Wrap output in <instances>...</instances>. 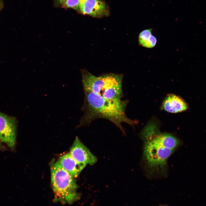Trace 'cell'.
I'll list each match as a JSON object with an SVG mask.
<instances>
[{"label":"cell","mask_w":206,"mask_h":206,"mask_svg":"<svg viewBox=\"0 0 206 206\" xmlns=\"http://www.w3.org/2000/svg\"><path fill=\"white\" fill-rule=\"evenodd\" d=\"M66 0H54L55 4L57 6L62 5Z\"/></svg>","instance_id":"cell-13"},{"label":"cell","mask_w":206,"mask_h":206,"mask_svg":"<svg viewBox=\"0 0 206 206\" xmlns=\"http://www.w3.org/2000/svg\"><path fill=\"white\" fill-rule=\"evenodd\" d=\"M51 173L56 200L71 204L78 199L77 186L74 178L65 170L57 161L51 165Z\"/></svg>","instance_id":"cell-4"},{"label":"cell","mask_w":206,"mask_h":206,"mask_svg":"<svg viewBox=\"0 0 206 206\" xmlns=\"http://www.w3.org/2000/svg\"><path fill=\"white\" fill-rule=\"evenodd\" d=\"M84 114L79 126L89 123L97 118L109 120L123 131L121 124L126 123L132 126L136 122L129 118L125 113L126 101L121 98L108 99L93 92L84 91Z\"/></svg>","instance_id":"cell-1"},{"label":"cell","mask_w":206,"mask_h":206,"mask_svg":"<svg viewBox=\"0 0 206 206\" xmlns=\"http://www.w3.org/2000/svg\"><path fill=\"white\" fill-rule=\"evenodd\" d=\"M16 119L0 112V140L9 147L14 146L16 142Z\"/></svg>","instance_id":"cell-5"},{"label":"cell","mask_w":206,"mask_h":206,"mask_svg":"<svg viewBox=\"0 0 206 206\" xmlns=\"http://www.w3.org/2000/svg\"><path fill=\"white\" fill-rule=\"evenodd\" d=\"M152 29H148L142 31L138 36V42L140 45H142L150 38L152 34Z\"/></svg>","instance_id":"cell-10"},{"label":"cell","mask_w":206,"mask_h":206,"mask_svg":"<svg viewBox=\"0 0 206 206\" xmlns=\"http://www.w3.org/2000/svg\"><path fill=\"white\" fill-rule=\"evenodd\" d=\"M79 11L97 18L107 16L109 14L106 5L102 0H80Z\"/></svg>","instance_id":"cell-7"},{"label":"cell","mask_w":206,"mask_h":206,"mask_svg":"<svg viewBox=\"0 0 206 206\" xmlns=\"http://www.w3.org/2000/svg\"><path fill=\"white\" fill-rule=\"evenodd\" d=\"M69 153L74 159L84 168L87 164L93 165L97 159L88 148L76 136L72 146Z\"/></svg>","instance_id":"cell-6"},{"label":"cell","mask_w":206,"mask_h":206,"mask_svg":"<svg viewBox=\"0 0 206 206\" xmlns=\"http://www.w3.org/2000/svg\"><path fill=\"white\" fill-rule=\"evenodd\" d=\"M142 136L145 142L144 154L148 166L153 170L164 169L167 159L179 146V140L170 134L159 133L152 124L144 129Z\"/></svg>","instance_id":"cell-2"},{"label":"cell","mask_w":206,"mask_h":206,"mask_svg":"<svg viewBox=\"0 0 206 206\" xmlns=\"http://www.w3.org/2000/svg\"><path fill=\"white\" fill-rule=\"evenodd\" d=\"M157 41L156 37L152 34L148 39L142 45V46L147 48H152L155 46Z\"/></svg>","instance_id":"cell-12"},{"label":"cell","mask_w":206,"mask_h":206,"mask_svg":"<svg viewBox=\"0 0 206 206\" xmlns=\"http://www.w3.org/2000/svg\"><path fill=\"white\" fill-rule=\"evenodd\" d=\"M80 0H66L62 5L65 8H70L79 11Z\"/></svg>","instance_id":"cell-11"},{"label":"cell","mask_w":206,"mask_h":206,"mask_svg":"<svg viewBox=\"0 0 206 206\" xmlns=\"http://www.w3.org/2000/svg\"><path fill=\"white\" fill-rule=\"evenodd\" d=\"M187 105L183 99L175 94H170L163 101L162 108L166 111L176 113L183 112L187 108Z\"/></svg>","instance_id":"cell-8"},{"label":"cell","mask_w":206,"mask_h":206,"mask_svg":"<svg viewBox=\"0 0 206 206\" xmlns=\"http://www.w3.org/2000/svg\"><path fill=\"white\" fill-rule=\"evenodd\" d=\"M57 162L65 170L74 178L77 177L84 168L69 153L60 156Z\"/></svg>","instance_id":"cell-9"},{"label":"cell","mask_w":206,"mask_h":206,"mask_svg":"<svg viewBox=\"0 0 206 206\" xmlns=\"http://www.w3.org/2000/svg\"><path fill=\"white\" fill-rule=\"evenodd\" d=\"M0 141H0V144H0Z\"/></svg>","instance_id":"cell-15"},{"label":"cell","mask_w":206,"mask_h":206,"mask_svg":"<svg viewBox=\"0 0 206 206\" xmlns=\"http://www.w3.org/2000/svg\"><path fill=\"white\" fill-rule=\"evenodd\" d=\"M4 7V3L3 0H0V12Z\"/></svg>","instance_id":"cell-14"},{"label":"cell","mask_w":206,"mask_h":206,"mask_svg":"<svg viewBox=\"0 0 206 206\" xmlns=\"http://www.w3.org/2000/svg\"><path fill=\"white\" fill-rule=\"evenodd\" d=\"M84 91L93 92L108 99L121 98L122 75L114 74L96 76L88 70H81Z\"/></svg>","instance_id":"cell-3"}]
</instances>
